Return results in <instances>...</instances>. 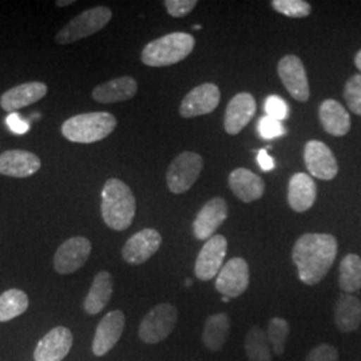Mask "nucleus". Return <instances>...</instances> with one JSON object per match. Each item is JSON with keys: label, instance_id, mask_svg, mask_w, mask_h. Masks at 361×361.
Instances as JSON below:
<instances>
[{"label": "nucleus", "instance_id": "22", "mask_svg": "<svg viewBox=\"0 0 361 361\" xmlns=\"http://www.w3.org/2000/svg\"><path fill=\"white\" fill-rule=\"evenodd\" d=\"M229 186L233 194L245 204L257 201L265 193L262 178L245 168L233 170L229 176Z\"/></svg>", "mask_w": 361, "mask_h": 361}, {"label": "nucleus", "instance_id": "13", "mask_svg": "<svg viewBox=\"0 0 361 361\" xmlns=\"http://www.w3.org/2000/svg\"><path fill=\"white\" fill-rule=\"evenodd\" d=\"M221 99L219 86L214 83H204L193 90L180 102V114L183 118L207 116L216 110Z\"/></svg>", "mask_w": 361, "mask_h": 361}, {"label": "nucleus", "instance_id": "26", "mask_svg": "<svg viewBox=\"0 0 361 361\" xmlns=\"http://www.w3.org/2000/svg\"><path fill=\"white\" fill-rule=\"evenodd\" d=\"M324 130L335 137H343L350 130V116L344 106L335 99H326L319 109Z\"/></svg>", "mask_w": 361, "mask_h": 361}, {"label": "nucleus", "instance_id": "16", "mask_svg": "<svg viewBox=\"0 0 361 361\" xmlns=\"http://www.w3.org/2000/svg\"><path fill=\"white\" fill-rule=\"evenodd\" d=\"M74 343L73 332L66 326H55L39 340L34 350L35 361H62L70 353Z\"/></svg>", "mask_w": 361, "mask_h": 361}, {"label": "nucleus", "instance_id": "40", "mask_svg": "<svg viewBox=\"0 0 361 361\" xmlns=\"http://www.w3.org/2000/svg\"><path fill=\"white\" fill-rule=\"evenodd\" d=\"M73 3H75L74 0H56L55 1V6H58V7H66V6H70V4H73Z\"/></svg>", "mask_w": 361, "mask_h": 361}, {"label": "nucleus", "instance_id": "30", "mask_svg": "<svg viewBox=\"0 0 361 361\" xmlns=\"http://www.w3.org/2000/svg\"><path fill=\"white\" fill-rule=\"evenodd\" d=\"M245 353L249 361H271V348L267 332L257 325L252 326L245 336Z\"/></svg>", "mask_w": 361, "mask_h": 361}, {"label": "nucleus", "instance_id": "9", "mask_svg": "<svg viewBox=\"0 0 361 361\" xmlns=\"http://www.w3.org/2000/svg\"><path fill=\"white\" fill-rule=\"evenodd\" d=\"M89 238L77 235L66 240L54 255V269L59 274H71L79 271L90 257Z\"/></svg>", "mask_w": 361, "mask_h": 361}, {"label": "nucleus", "instance_id": "27", "mask_svg": "<svg viewBox=\"0 0 361 361\" xmlns=\"http://www.w3.org/2000/svg\"><path fill=\"white\" fill-rule=\"evenodd\" d=\"M231 334V319L219 312L207 317L202 331V344L212 352H219L225 345Z\"/></svg>", "mask_w": 361, "mask_h": 361}, {"label": "nucleus", "instance_id": "12", "mask_svg": "<svg viewBox=\"0 0 361 361\" xmlns=\"http://www.w3.org/2000/svg\"><path fill=\"white\" fill-rule=\"evenodd\" d=\"M125 324L126 317L122 310L109 312L97 326L92 340V353L101 357L114 348L122 337Z\"/></svg>", "mask_w": 361, "mask_h": 361}, {"label": "nucleus", "instance_id": "41", "mask_svg": "<svg viewBox=\"0 0 361 361\" xmlns=\"http://www.w3.org/2000/svg\"><path fill=\"white\" fill-rule=\"evenodd\" d=\"M355 65H356V67L359 68V71L361 73V50L355 56Z\"/></svg>", "mask_w": 361, "mask_h": 361}, {"label": "nucleus", "instance_id": "39", "mask_svg": "<svg viewBox=\"0 0 361 361\" xmlns=\"http://www.w3.org/2000/svg\"><path fill=\"white\" fill-rule=\"evenodd\" d=\"M257 161L259 164V168L262 169L264 171H271L274 169V161H273L271 155L268 154V152L265 149H261L258 152Z\"/></svg>", "mask_w": 361, "mask_h": 361}, {"label": "nucleus", "instance_id": "21", "mask_svg": "<svg viewBox=\"0 0 361 361\" xmlns=\"http://www.w3.org/2000/svg\"><path fill=\"white\" fill-rule=\"evenodd\" d=\"M138 91V83L134 78L119 77L98 85L91 97L99 104H116L131 99Z\"/></svg>", "mask_w": 361, "mask_h": 361}, {"label": "nucleus", "instance_id": "28", "mask_svg": "<svg viewBox=\"0 0 361 361\" xmlns=\"http://www.w3.org/2000/svg\"><path fill=\"white\" fill-rule=\"evenodd\" d=\"M338 286L344 293H355L361 289V257L347 255L343 258L338 271Z\"/></svg>", "mask_w": 361, "mask_h": 361}, {"label": "nucleus", "instance_id": "17", "mask_svg": "<svg viewBox=\"0 0 361 361\" xmlns=\"http://www.w3.org/2000/svg\"><path fill=\"white\" fill-rule=\"evenodd\" d=\"M228 219V205L221 197L212 198L198 212L193 222L194 237L200 241H207Z\"/></svg>", "mask_w": 361, "mask_h": 361}, {"label": "nucleus", "instance_id": "6", "mask_svg": "<svg viewBox=\"0 0 361 361\" xmlns=\"http://www.w3.org/2000/svg\"><path fill=\"white\" fill-rule=\"evenodd\" d=\"M177 322L178 310L174 305L169 302L158 304L145 314L138 336L145 344H158L171 335Z\"/></svg>", "mask_w": 361, "mask_h": 361}, {"label": "nucleus", "instance_id": "34", "mask_svg": "<svg viewBox=\"0 0 361 361\" xmlns=\"http://www.w3.org/2000/svg\"><path fill=\"white\" fill-rule=\"evenodd\" d=\"M284 126L280 121H276L271 116H262L258 122V133L264 140H273L276 137L284 135L285 134Z\"/></svg>", "mask_w": 361, "mask_h": 361}, {"label": "nucleus", "instance_id": "10", "mask_svg": "<svg viewBox=\"0 0 361 361\" xmlns=\"http://www.w3.org/2000/svg\"><path fill=\"white\" fill-rule=\"evenodd\" d=\"M279 77L283 80L285 89L298 101L307 102L310 99V90L308 75L304 63L296 55H285L277 66Z\"/></svg>", "mask_w": 361, "mask_h": 361}, {"label": "nucleus", "instance_id": "37", "mask_svg": "<svg viewBox=\"0 0 361 361\" xmlns=\"http://www.w3.org/2000/svg\"><path fill=\"white\" fill-rule=\"evenodd\" d=\"M169 15L173 18H183L192 13L198 4L197 0H166L164 1Z\"/></svg>", "mask_w": 361, "mask_h": 361}, {"label": "nucleus", "instance_id": "32", "mask_svg": "<svg viewBox=\"0 0 361 361\" xmlns=\"http://www.w3.org/2000/svg\"><path fill=\"white\" fill-rule=\"evenodd\" d=\"M271 7L288 18H307L312 13L310 3L305 0H273Z\"/></svg>", "mask_w": 361, "mask_h": 361}, {"label": "nucleus", "instance_id": "14", "mask_svg": "<svg viewBox=\"0 0 361 361\" xmlns=\"http://www.w3.org/2000/svg\"><path fill=\"white\" fill-rule=\"evenodd\" d=\"M162 244V235L155 229H143L131 235L122 247V258L130 265H142L154 256Z\"/></svg>", "mask_w": 361, "mask_h": 361}, {"label": "nucleus", "instance_id": "8", "mask_svg": "<svg viewBox=\"0 0 361 361\" xmlns=\"http://www.w3.org/2000/svg\"><path fill=\"white\" fill-rule=\"evenodd\" d=\"M226 252L228 241L222 234H214L212 238H209L195 259V277L201 281H209L219 276L221 268L224 267Z\"/></svg>", "mask_w": 361, "mask_h": 361}, {"label": "nucleus", "instance_id": "4", "mask_svg": "<svg viewBox=\"0 0 361 361\" xmlns=\"http://www.w3.org/2000/svg\"><path fill=\"white\" fill-rule=\"evenodd\" d=\"M116 128V118L110 113H85L63 122L62 134L70 142L90 145L107 138Z\"/></svg>", "mask_w": 361, "mask_h": 361}, {"label": "nucleus", "instance_id": "31", "mask_svg": "<svg viewBox=\"0 0 361 361\" xmlns=\"http://www.w3.org/2000/svg\"><path fill=\"white\" fill-rule=\"evenodd\" d=\"M289 334H290V326L283 317H273L269 322L268 329H267V337L269 340V344L274 355L277 356L284 355Z\"/></svg>", "mask_w": 361, "mask_h": 361}, {"label": "nucleus", "instance_id": "18", "mask_svg": "<svg viewBox=\"0 0 361 361\" xmlns=\"http://www.w3.org/2000/svg\"><path fill=\"white\" fill-rule=\"evenodd\" d=\"M256 110L257 104L252 94L240 92L234 95L225 111L224 129L231 135H237L245 129L246 125L256 114Z\"/></svg>", "mask_w": 361, "mask_h": 361}, {"label": "nucleus", "instance_id": "42", "mask_svg": "<svg viewBox=\"0 0 361 361\" xmlns=\"http://www.w3.org/2000/svg\"><path fill=\"white\" fill-rule=\"evenodd\" d=\"M229 300H231V298H228V297H222V301H224V302H228Z\"/></svg>", "mask_w": 361, "mask_h": 361}, {"label": "nucleus", "instance_id": "5", "mask_svg": "<svg viewBox=\"0 0 361 361\" xmlns=\"http://www.w3.org/2000/svg\"><path fill=\"white\" fill-rule=\"evenodd\" d=\"M111 18H113V13L109 7H104V6L92 7L79 13L74 19H71L55 35V40L59 44H70L80 39L89 38L107 26Z\"/></svg>", "mask_w": 361, "mask_h": 361}, {"label": "nucleus", "instance_id": "1", "mask_svg": "<svg viewBox=\"0 0 361 361\" xmlns=\"http://www.w3.org/2000/svg\"><path fill=\"white\" fill-rule=\"evenodd\" d=\"M337 256V240L326 233H307L296 241L292 258L302 284L317 285L331 271Z\"/></svg>", "mask_w": 361, "mask_h": 361}, {"label": "nucleus", "instance_id": "33", "mask_svg": "<svg viewBox=\"0 0 361 361\" xmlns=\"http://www.w3.org/2000/svg\"><path fill=\"white\" fill-rule=\"evenodd\" d=\"M344 98L349 110L361 116V74L349 78L344 89Z\"/></svg>", "mask_w": 361, "mask_h": 361}, {"label": "nucleus", "instance_id": "24", "mask_svg": "<svg viewBox=\"0 0 361 361\" xmlns=\"http://www.w3.org/2000/svg\"><path fill=\"white\" fill-rule=\"evenodd\" d=\"M334 322L341 334H352L361 325V301L356 296L340 295L334 310Z\"/></svg>", "mask_w": 361, "mask_h": 361}, {"label": "nucleus", "instance_id": "20", "mask_svg": "<svg viewBox=\"0 0 361 361\" xmlns=\"http://www.w3.org/2000/svg\"><path fill=\"white\" fill-rule=\"evenodd\" d=\"M47 85L43 82H27L6 91L0 97V106L4 111L13 114L15 111L39 102L47 94Z\"/></svg>", "mask_w": 361, "mask_h": 361}, {"label": "nucleus", "instance_id": "19", "mask_svg": "<svg viewBox=\"0 0 361 361\" xmlns=\"http://www.w3.org/2000/svg\"><path fill=\"white\" fill-rule=\"evenodd\" d=\"M42 161L38 155L27 150H8L0 154V174L13 178H27L38 173Z\"/></svg>", "mask_w": 361, "mask_h": 361}, {"label": "nucleus", "instance_id": "29", "mask_svg": "<svg viewBox=\"0 0 361 361\" xmlns=\"http://www.w3.org/2000/svg\"><path fill=\"white\" fill-rule=\"evenodd\" d=\"M30 305L28 296L20 289H8L0 295V323H7L23 314Z\"/></svg>", "mask_w": 361, "mask_h": 361}, {"label": "nucleus", "instance_id": "7", "mask_svg": "<svg viewBox=\"0 0 361 361\" xmlns=\"http://www.w3.org/2000/svg\"><path fill=\"white\" fill-rule=\"evenodd\" d=\"M204 169L202 157L193 152L177 155L166 171V182L171 193H186L198 180Z\"/></svg>", "mask_w": 361, "mask_h": 361}, {"label": "nucleus", "instance_id": "38", "mask_svg": "<svg viewBox=\"0 0 361 361\" xmlns=\"http://www.w3.org/2000/svg\"><path fill=\"white\" fill-rule=\"evenodd\" d=\"M7 123H8L10 129L13 130V133L18 134V135H22L30 130V125L25 122L20 116H16L15 113L10 114V116L7 118Z\"/></svg>", "mask_w": 361, "mask_h": 361}, {"label": "nucleus", "instance_id": "2", "mask_svg": "<svg viewBox=\"0 0 361 361\" xmlns=\"http://www.w3.org/2000/svg\"><path fill=\"white\" fill-rule=\"evenodd\" d=\"M135 212L137 201L129 186L118 178L106 180L101 202L104 224L113 231L123 232L131 226Z\"/></svg>", "mask_w": 361, "mask_h": 361}, {"label": "nucleus", "instance_id": "11", "mask_svg": "<svg viewBox=\"0 0 361 361\" xmlns=\"http://www.w3.org/2000/svg\"><path fill=\"white\" fill-rule=\"evenodd\" d=\"M249 265L244 258L234 257L221 268L216 279V289L224 297L237 298L249 286Z\"/></svg>", "mask_w": 361, "mask_h": 361}, {"label": "nucleus", "instance_id": "15", "mask_svg": "<svg viewBox=\"0 0 361 361\" xmlns=\"http://www.w3.org/2000/svg\"><path fill=\"white\" fill-rule=\"evenodd\" d=\"M305 166L310 177L319 180H331L338 173V166L332 150L320 141H310L304 149Z\"/></svg>", "mask_w": 361, "mask_h": 361}, {"label": "nucleus", "instance_id": "3", "mask_svg": "<svg viewBox=\"0 0 361 361\" xmlns=\"http://www.w3.org/2000/svg\"><path fill=\"white\" fill-rule=\"evenodd\" d=\"M194 46L195 39L190 34L171 32L147 43L141 54V61L150 67L176 65L192 54Z\"/></svg>", "mask_w": 361, "mask_h": 361}, {"label": "nucleus", "instance_id": "36", "mask_svg": "<svg viewBox=\"0 0 361 361\" xmlns=\"http://www.w3.org/2000/svg\"><path fill=\"white\" fill-rule=\"evenodd\" d=\"M304 361H338V350L331 344H319L310 349Z\"/></svg>", "mask_w": 361, "mask_h": 361}, {"label": "nucleus", "instance_id": "23", "mask_svg": "<svg viewBox=\"0 0 361 361\" xmlns=\"http://www.w3.org/2000/svg\"><path fill=\"white\" fill-rule=\"evenodd\" d=\"M317 197L316 183L310 174L296 173L288 185V202L297 213H304L314 205Z\"/></svg>", "mask_w": 361, "mask_h": 361}, {"label": "nucleus", "instance_id": "35", "mask_svg": "<svg viewBox=\"0 0 361 361\" xmlns=\"http://www.w3.org/2000/svg\"><path fill=\"white\" fill-rule=\"evenodd\" d=\"M265 113L267 116H271L276 121H284L289 113V107L283 98H280L279 95H271L268 97L267 102H265Z\"/></svg>", "mask_w": 361, "mask_h": 361}, {"label": "nucleus", "instance_id": "25", "mask_svg": "<svg viewBox=\"0 0 361 361\" xmlns=\"http://www.w3.org/2000/svg\"><path fill=\"white\" fill-rule=\"evenodd\" d=\"M113 290H114L113 276L109 271H99L94 277L90 290L85 298V302H83L85 312L90 316L101 313L113 296Z\"/></svg>", "mask_w": 361, "mask_h": 361}]
</instances>
